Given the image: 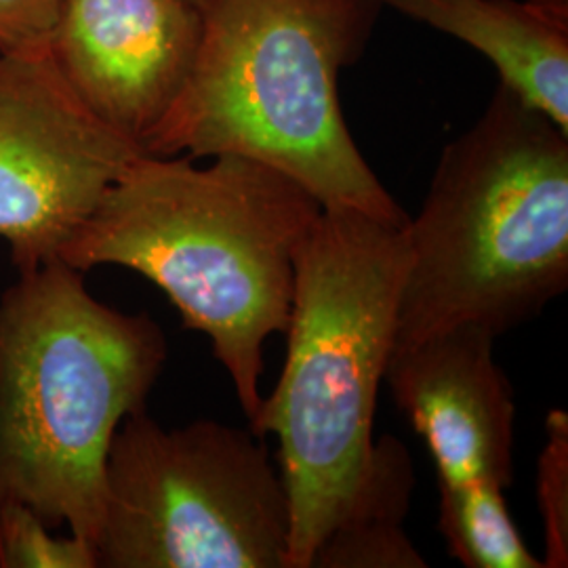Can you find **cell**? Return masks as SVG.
<instances>
[{
	"mask_svg": "<svg viewBox=\"0 0 568 568\" xmlns=\"http://www.w3.org/2000/svg\"><path fill=\"white\" fill-rule=\"evenodd\" d=\"M467 42L501 84L568 133V0H377Z\"/></svg>",
	"mask_w": 568,
	"mask_h": 568,
	"instance_id": "obj_10",
	"label": "cell"
},
{
	"mask_svg": "<svg viewBox=\"0 0 568 568\" xmlns=\"http://www.w3.org/2000/svg\"><path fill=\"white\" fill-rule=\"evenodd\" d=\"M415 487L413 462L394 436L375 440L363 480L314 551L310 568H424L405 530Z\"/></svg>",
	"mask_w": 568,
	"mask_h": 568,
	"instance_id": "obj_11",
	"label": "cell"
},
{
	"mask_svg": "<svg viewBox=\"0 0 568 568\" xmlns=\"http://www.w3.org/2000/svg\"><path fill=\"white\" fill-rule=\"evenodd\" d=\"M187 2H192V4H201L203 0H187Z\"/></svg>",
	"mask_w": 568,
	"mask_h": 568,
	"instance_id": "obj_16",
	"label": "cell"
},
{
	"mask_svg": "<svg viewBox=\"0 0 568 568\" xmlns=\"http://www.w3.org/2000/svg\"><path fill=\"white\" fill-rule=\"evenodd\" d=\"M169 356L150 314L95 300L53 260L0 295V506H28L95 548L108 448Z\"/></svg>",
	"mask_w": 568,
	"mask_h": 568,
	"instance_id": "obj_4",
	"label": "cell"
},
{
	"mask_svg": "<svg viewBox=\"0 0 568 568\" xmlns=\"http://www.w3.org/2000/svg\"><path fill=\"white\" fill-rule=\"evenodd\" d=\"M377 0H203L182 91L145 138L150 156H244L281 171L323 209L405 225L345 124L339 74L361 58Z\"/></svg>",
	"mask_w": 568,
	"mask_h": 568,
	"instance_id": "obj_2",
	"label": "cell"
},
{
	"mask_svg": "<svg viewBox=\"0 0 568 568\" xmlns=\"http://www.w3.org/2000/svg\"><path fill=\"white\" fill-rule=\"evenodd\" d=\"M506 488L493 483L440 487L438 530L467 568H544L509 516Z\"/></svg>",
	"mask_w": 568,
	"mask_h": 568,
	"instance_id": "obj_12",
	"label": "cell"
},
{
	"mask_svg": "<svg viewBox=\"0 0 568 568\" xmlns=\"http://www.w3.org/2000/svg\"><path fill=\"white\" fill-rule=\"evenodd\" d=\"M405 234L392 349L455 326L499 337L537 318L568 286V133L499 84L443 150Z\"/></svg>",
	"mask_w": 568,
	"mask_h": 568,
	"instance_id": "obj_3",
	"label": "cell"
},
{
	"mask_svg": "<svg viewBox=\"0 0 568 568\" xmlns=\"http://www.w3.org/2000/svg\"><path fill=\"white\" fill-rule=\"evenodd\" d=\"M281 469L253 429L124 417L105 457L98 568H288Z\"/></svg>",
	"mask_w": 568,
	"mask_h": 568,
	"instance_id": "obj_6",
	"label": "cell"
},
{
	"mask_svg": "<svg viewBox=\"0 0 568 568\" xmlns=\"http://www.w3.org/2000/svg\"><path fill=\"white\" fill-rule=\"evenodd\" d=\"M53 530L28 506H0V568H98L91 544Z\"/></svg>",
	"mask_w": 568,
	"mask_h": 568,
	"instance_id": "obj_13",
	"label": "cell"
},
{
	"mask_svg": "<svg viewBox=\"0 0 568 568\" xmlns=\"http://www.w3.org/2000/svg\"><path fill=\"white\" fill-rule=\"evenodd\" d=\"M65 0H0V53H47Z\"/></svg>",
	"mask_w": 568,
	"mask_h": 568,
	"instance_id": "obj_15",
	"label": "cell"
},
{
	"mask_svg": "<svg viewBox=\"0 0 568 568\" xmlns=\"http://www.w3.org/2000/svg\"><path fill=\"white\" fill-rule=\"evenodd\" d=\"M323 213L305 187L267 164L140 154L108 187L63 264L87 274L121 265L156 284L183 326L213 345L248 427L264 396V344L293 310L297 253Z\"/></svg>",
	"mask_w": 568,
	"mask_h": 568,
	"instance_id": "obj_1",
	"label": "cell"
},
{
	"mask_svg": "<svg viewBox=\"0 0 568 568\" xmlns=\"http://www.w3.org/2000/svg\"><path fill=\"white\" fill-rule=\"evenodd\" d=\"M140 154L79 100L49 51L0 53V239L18 274L60 260Z\"/></svg>",
	"mask_w": 568,
	"mask_h": 568,
	"instance_id": "obj_7",
	"label": "cell"
},
{
	"mask_svg": "<svg viewBox=\"0 0 568 568\" xmlns=\"http://www.w3.org/2000/svg\"><path fill=\"white\" fill-rule=\"evenodd\" d=\"M201 9L187 0H65L49 55L100 121L142 148L190 74Z\"/></svg>",
	"mask_w": 568,
	"mask_h": 568,
	"instance_id": "obj_8",
	"label": "cell"
},
{
	"mask_svg": "<svg viewBox=\"0 0 568 568\" xmlns=\"http://www.w3.org/2000/svg\"><path fill=\"white\" fill-rule=\"evenodd\" d=\"M537 499L544 520V568L568 567V415L551 410L539 455Z\"/></svg>",
	"mask_w": 568,
	"mask_h": 568,
	"instance_id": "obj_14",
	"label": "cell"
},
{
	"mask_svg": "<svg viewBox=\"0 0 568 568\" xmlns=\"http://www.w3.org/2000/svg\"><path fill=\"white\" fill-rule=\"evenodd\" d=\"M405 225L323 209L297 253L283 375L251 427L278 438L288 568L312 567L365 476L408 267Z\"/></svg>",
	"mask_w": 568,
	"mask_h": 568,
	"instance_id": "obj_5",
	"label": "cell"
},
{
	"mask_svg": "<svg viewBox=\"0 0 568 568\" xmlns=\"http://www.w3.org/2000/svg\"><path fill=\"white\" fill-rule=\"evenodd\" d=\"M495 339L455 326L389 354L384 382L429 448L438 487L514 480L516 403Z\"/></svg>",
	"mask_w": 568,
	"mask_h": 568,
	"instance_id": "obj_9",
	"label": "cell"
}]
</instances>
